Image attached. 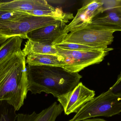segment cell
<instances>
[{"mask_svg": "<svg viewBox=\"0 0 121 121\" xmlns=\"http://www.w3.org/2000/svg\"><path fill=\"white\" fill-rule=\"evenodd\" d=\"M26 58L22 50L0 62V101H6L16 111L23 106L28 91Z\"/></svg>", "mask_w": 121, "mask_h": 121, "instance_id": "6da1fadb", "label": "cell"}, {"mask_svg": "<svg viewBox=\"0 0 121 121\" xmlns=\"http://www.w3.org/2000/svg\"><path fill=\"white\" fill-rule=\"evenodd\" d=\"M28 90L32 94L44 92L58 99L72 90L82 76L63 67L49 66H27Z\"/></svg>", "mask_w": 121, "mask_h": 121, "instance_id": "7a4b0ae2", "label": "cell"}, {"mask_svg": "<svg viewBox=\"0 0 121 121\" xmlns=\"http://www.w3.org/2000/svg\"><path fill=\"white\" fill-rule=\"evenodd\" d=\"M60 21L58 18L35 16L26 12L15 19L0 21V45L13 37L27 39V35L32 31Z\"/></svg>", "mask_w": 121, "mask_h": 121, "instance_id": "3957f363", "label": "cell"}, {"mask_svg": "<svg viewBox=\"0 0 121 121\" xmlns=\"http://www.w3.org/2000/svg\"><path fill=\"white\" fill-rule=\"evenodd\" d=\"M121 112V96L115 95L108 90L86 103L72 120L82 121L97 117H109Z\"/></svg>", "mask_w": 121, "mask_h": 121, "instance_id": "277c9868", "label": "cell"}, {"mask_svg": "<svg viewBox=\"0 0 121 121\" xmlns=\"http://www.w3.org/2000/svg\"><path fill=\"white\" fill-rule=\"evenodd\" d=\"M115 31L87 26L67 34L61 42L84 45L99 49L106 50L113 41Z\"/></svg>", "mask_w": 121, "mask_h": 121, "instance_id": "5b68a950", "label": "cell"}, {"mask_svg": "<svg viewBox=\"0 0 121 121\" xmlns=\"http://www.w3.org/2000/svg\"><path fill=\"white\" fill-rule=\"evenodd\" d=\"M55 47L59 55L64 59L65 65L63 68L68 72L74 73H79L88 66L100 63L109 52L113 49L109 48L106 50L82 51L65 49Z\"/></svg>", "mask_w": 121, "mask_h": 121, "instance_id": "8992f818", "label": "cell"}, {"mask_svg": "<svg viewBox=\"0 0 121 121\" xmlns=\"http://www.w3.org/2000/svg\"><path fill=\"white\" fill-rule=\"evenodd\" d=\"M95 91L80 82L72 90L62 95L57 101L62 107L65 114L68 116L77 113L80 110L95 97Z\"/></svg>", "mask_w": 121, "mask_h": 121, "instance_id": "52a82bcc", "label": "cell"}, {"mask_svg": "<svg viewBox=\"0 0 121 121\" xmlns=\"http://www.w3.org/2000/svg\"><path fill=\"white\" fill-rule=\"evenodd\" d=\"M105 11L104 0H95L90 1L78 10L72 21L65 28L64 34L66 35L70 32L85 27L97 15Z\"/></svg>", "mask_w": 121, "mask_h": 121, "instance_id": "ba28073f", "label": "cell"}, {"mask_svg": "<svg viewBox=\"0 0 121 121\" xmlns=\"http://www.w3.org/2000/svg\"><path fill=\"white\" fill-rule=\"evenodd\" d=\"M68 22L61 21L36 29L27 34V39L55 46L65 38L64 30Z\"/></svg>", "mask_w": 121, "mask_h": 121, "instance_id": "9c48e42d", "label": "cell"}, {"mask_svg": "<svg viewBox=\"0 0 121 121\" xmlns=\"http://www.w3.org/2000/svg\"><path fill=\"white\" fill-rule=\"evenodd\" d=\"M45 0H14L0 1V10L4 12H27L34 10H54Z\"/></svg>", "mask_w": 121, "mask_h": 121, "instance_id": "30bf717a", "label": "cell"}, {"mask_svg": "<svg viewBox=\"0 0 121 121\" xmlns=\"http://www.w3.org/2000/svg\"><path fill=\"white\" fill-rule=\"evenodd\" d=\"M104 12V15L95 18L87 26L121 31V3Z\"/></svg>", "mask_w": 121, "mask_h": 121, "instance_id": "8fae6325", "label": "cell"}, {"mask_svg": "<svg viewBox=\"0 0 121 121\" xmlns=\"http://www.w3.org/2000/svg\"><path fill=\"white\" fill-rule=\"evenodd\" d=\"M63 111L60 104L55 102L48 108L38 114L34 112L31 114H17V121H55L56 118Z\"/></svg>", "mask_w": 121, "mask_h": 121, "instance_id": "7c38bea8", "label": "cell"}, {"mask_svg": "<svg viewBox=\"0 0 121 121\" xmlns=\"http://www.w3.org/2000/svg\"><path fill=\"white\" fill-rule=\"evenodd\" d=\"M26 63L30 66H49L64 67V59L60 55L49 54L30 55L27 56Z\"/></svg>", "mask_w": 121, "mask_h": 121, "instance_id": "4fadbf2b", "label": "cell"}, {"mask_svg": "<svg viewBox=\"0 0 121 121\" xmlns=\"http://www.w3.org/2000/svg\"><path fill=\"white\" fill-rule=\"evenodd\" d=\"M22 52L26 57L30 55L40 54L59 55L55 45L52 46L30 40H28L26 42Z\"/></svg>", "mask_w": 121, "mask_h": 121, "instance_id": "5bb4252c", "label": "cell"}, {"mask_svg": "<svg viewBox=\"0 0 121 121\" xmlns=\"http://www.w3.org/2000/svg\"><path fill=\"white\" fill-rule=\"evenodd\" d=\"M23 39L19 36L13 37L7 40L0 47V62L10 54L22 51Z\"/></svg>", "mask_w": 121, "mask_h": 121, "instance_id": "9a60e30c", "label": "cell"}, {"mask_svg": "<svg viewBox=\"0 0 121 121\" xmlns=\"http://www.w3.org/2000/svg\"><path fill=\"white\" fill-rule=\"evenodd\" d=\"M14 108L5 101H0V121H15L17 114Z\"/></svg>", "mask_w": 121, "mask_h": 121, "instance_id": "2e32d148", "label": "cell"}, {"mask_svg": "<svg viewBox=\"0 0 121 121\" xmlns=\"http://www.w3.org/2000/svg\"><path fill=\"white\" fill-rule=\"evenodd\" d=\"M55 46L61 49L77 51H89L99 49L84 45L69 43L60 42L56 44Z\"/></svg>", "mask_w": 121, "mask_h": 121, "instance_id": "e0dca14e", "label": "cell"}, {"mask_svg": "<svg viewBox=\"0 0 121 121\" xmlns=\"http://www.w3.org/2000/svg\"><path fill=\"white\" fill-rule=\"evenodd\" d=\"M24 12H6L0 16V21L13 20L23 15Z\"/></svg>", "mask_w": 121, "mask_h": 121, "instance_id": "ac0fdd59", "label": "cell"}, {"mask_svg": "<svg viewBox=\"0 0 121 121\" xmlns=\"http://www.w3.org/2000/svg\"><path fill=\"white\" fill-rule=\"evenodd\" d=\"M109 90L115 95L121 96V72L118 75L117 81Z\"/></svg>", "mask_w": 121, "mask_h": 121, "instance_id": "d6986e66", "label": "cell"}, {"mask_svg": "<svg viewBox=\"0 0 121 121\" xmlns=\"http://www.w3.org/2000/svg\"><path fill=\"white\" fill-rule=\"evenodd\" d=\"M82 121H107L106 120H104L103 119L100 118H89L87 119H85Z\"/></svg>", "mask_w": 121, "mask_h": 121, "instance_id": "ffe728a7", "label": "cell"}, {"mask_svg": "<svg viewBox=\"0 0 121 121\" xmlns=\"http://www.w3.org/2000/svg\"><path fill=\"white\" fill-rule=\"evenodd\" d=\"M6 13V12L0 10V16L1 15H3L4 13Z\"/></svg>", "mask_w": 121, "mask_h": 121, "instance_id": "44dd1931", "label": "cell"}, {"mask_svg": "<svg viewBox=\"0 0 121 121\" xmlns=\"http://www.w3.org/2000/svg\"><path fill=\"white\" fill-rule=\"evenodd\" d=\"M72 121V119H70V120H69V121Z\"/></svg>", "mask_w": 121, "mask_h": 121, "instance_id": "7402d4cb", "label": "cell"}]
</instances>
